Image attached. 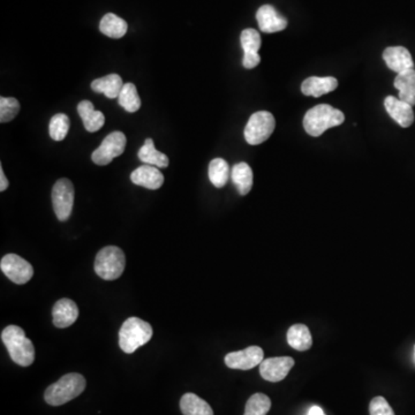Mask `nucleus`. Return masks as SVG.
Returning <instances> with one entry per match:
<instances>
[{
    "mask_svg": "<svg viewBox=\"0 0 415 415\" xmlns=\"http://www.w3.org/2000/svg\"><path fill=\"white\" fill-rule=\"evenodd\" d=\"M20 112V103L17 98L0 97V123H10Z\"/></svg>",
    "mask_w": 415,
    "mask_h": 415,
    "instance_id": "obj_30",
    "label": "nucleus"
},
{
    "mask_svg": "<svg viewBox=\"0 0 415 415\" xmlns=\"http://www.w3.org/2000/svg\"><path fill=\"white\" fill-rule=\"evenodd\" d=\"M230 168L228 162L223 158H214L209 164V179L214 187H224L228 180Z\"/></svg>",
    "mask_w": 415,
    "mask_h": 415,
    "instance_id": "obj_27",
    "label": "nucleus"
},
{
    "mask_svg": "<svg viewBox=\"0 0 415 415\" xmlns=\"http://www.w3.org/2000/svg\"><path fill=\"white\" fill-rule=\"evenodd\" d=\"M0 269L10 281L24 285L34 276V269L29 262L17 254H7L1 258Z\"/></svg>",
    "mask_w": 415,
    "mask_h": 415,
    "instance_id": "obj_9",
    "label": "nucleus"
},
{
    "mask_svg": "<svg viewBox=\"0 0 415 415\" xmlns=\"http://www.w3.org/2000/svg\"><path fill=\"white\" fill-rule=\"evenodd\" d=\"M128 24L124 19L113 13H107L102 17L100 22V31L102 34L110 38H121L127 33Z\"/></svg>",
    "mask_w": 415,
    "mask_h": 415,
    "instance_id": "obj_22",
    "label": "nucleus"
},
{
    "mask_svg": "<svg viewBox=\"0 0 415 415\" xmlns=\"http://www.w3.org/2000/svg\"><path fill=\"white\" fill-rule=\"evenodd\" d=\"M180 409L184 415H214L211 406L195 393H185L180 399Z\"/></svg>",
    "mask_w": 415,
    "mask_h": 415,
    "instance_id": "obj_23",
    "label": "nucleus"
},
{
    "mask_svg": "<svg viewBox=\"0 0 415 415\" xmlns=\"http://www.w3.org/2000/svg\"><path fill=\"white\" fill-rule=\"evenodd\" d=\"M138 156L144 164L152 165L158 169L168 168L170 164L168 156L155 148L154 140L150 138L147 139L143 146L141 147Z\"/></svg>",
    "mask_w": 415,
    "mask_h": 415,
    "instance_id": "obj_21",
    "label": "nucleus"
},
{
    "mask_svg": "<svg viewBox=\"0 0 415 415\" xmlns=\"http://www.w3.org/2000/svg\"><path fill=\"white\" fill-rule=\"evenodd\" d=\"M295 360L290 357L265 359L260 365V374L265 381L281 382L288 375L293 368Z\"/></svg>",
    "mask_w": 415,
    "mask_h": 415,
    "instance_id": "obj_11",
    "label": "nucleus"
},
{
    "mask_svg": "<svg viewBox=\"0 0 415 415\" xmlns=\"http://www.w3.org/2000/svg\"><path fill=\"white\" fill-rule=\"evenodd\" d=\"M260 63H261V57H260V54H244L242 65H244V68H247V70H253V68H258Z\"/></svg>",
    "mask_w": 415,
    "mask_h": 415,
    "instance_id": "obj_33",
    "label": "nucleus"
},
{
    "mask_svg": "<svg viewBox=\"0 0 415 415\" xmlns=\"http://www.w3.org/2000/svg\"><path fill=\"white\" fill-rule=\"evenodd\" d=\"M395 88L399 91V100L415 105V70L399 73L395 79Z\"/></svg>",
    "mask_w": 415,
    "mask_h": 415,
    "instance_id": "obj_20",
    "label": "nucleus"
},
{
    "mask_svg": "<svg viewBox=\"0 0 415 415\" xmlns=\"http://www.w3.org/2000/svg\"><path fill=\"white\" fill-rule=\"evenodd\" d=\"M265 360L263 350L258 346H249L242 351L232 352L225 357V365L228 368L249 370L261 365Z\"/></svg>",
    "mask_w": 415,
    "mask_h": 415,
    "instance_id": "obj_10",
    "label": "nucleus"
},
{
    "mask_svg": "<svg viewBox=\"0 0 415 415\" xmlns=\"http://www.w3.org/2000/svg\"><path fill=\"white\" fill-rule=\"evenodd\" d=\"M242 40V47L244 49V54H258V50L261 47V36L258 31L248 28L244 29L240 36Z\"/></svg>",
    "mask_w": 415,
    "mask_h": 415,
    "instance_id": "obj_31",
    "label": "nucleus"
},
{
    "mask_svg": "<svg viewBox=\"0 0 415 415\" xmlns=\"http://www.w3.org/2000/svg\"><path fill=\"white\" fill-rule=\"evenodd\" d=\"M54 324L59 329L68 328L74 324L79 318V308L77 304L70 299H61L56 302L52 309Z\"/></svg>",
    "mask_w": 415,
    "mask_h": 415,
    "instance_id": "obj_16",
    "label": "nucleus"
},
{
    "mask_svg": "<svg viewBox=\"0 0 415 415\" xmlns=\"http://www.w3.org/2000/svg\"><path fill=\"white\" fill-rule=\"evenodd\" d=\"M288 345L297 351H307L313 345V337L305 324L292 325L288 331Z\"/></svg>",
    "mask_w": 415,
    "mask_h": 415,
    "instance_id": "obj_24",
    "label": "nucleus"
},
{
    "mask_svg": "<svg viewBox=\"0 0 415 415\" xmlns=\"http://www.w3.org/2000/svg\"><path fill=\"white\" fill-rule=\"evenodd\" d=\"M126 267L124 251L116 246H107L95 258V272L105 281H114L123 275Z\"/></svg>",
    "mask_w": 415,
    "mask_h": 415,
    "instance_id": "obj_5",
    "label": "nucleus"
},
{
    "mask_svg": "<svg viewBox=\"0 0 415 415\" xmlns=\"http://www.w3.org/2000/svg\"><path fill=\"white\" fill-rule=\"evenodd\" d=\"M384 107L389 116L402 128L409 127L414 123L413 107L409 103L400 101L393 96H388L384 100Z\"/></svg>",
    "mask_w": 415,
    "mask_h": 415,
    "instance_id": "obj_14",
    "label": "nucleus"
},
{
    "mask_svg": "<svg viewBox=\"0 0 415 415\" xmlns=\"http://www.w3.org/2000/svg\"><path fill=\"white\" fill-rule=\"evenodd\" d=\"M383 59L390 70L396 73L414 70V61L409 51L404 47H390L383 52Z\"/></svg>",
    "mask_w": 415,
    "mask_h": 415,
    "instance_id": "obj_12",
    "label": "nucleus"
},
{
    "mask_svg": "<svg viewBox=\"0 0 415 415\" xmlns=\"http://www.w3.org/2000/svg\"><path fill=\"white\" fill-rule=\"evenodd\" d=\"M256 20L258 27L263 33L272 34L278 31H284L288 27V21L284 17L277 13V10L270 5H263L260 7L256 13Z\"/></svg>",
    "mask_w": 415,
    "mask_h": 415,
    "instance_id": "obj_13",
    "label": "nucleus"
},
{
    "mask_svg": "<svg viewBox=\"0 0 415 415\" xmlns=\"http://www.w3.org/2000/svg\"><path fill=\"white\" fill-rule=\"evenodd\" d=\"M118 103L125 111H127L130 113H134V112H138L140 110L141 98L134 84L128 82V84H124L120 94H119V97H118Z\"/></svg>",
    "mask_w": 415,
    "mask_h": 415,
    "instance_id": "obj_26",
    "label": "nucleus"
},
{
    "mask_svg": "<svg viewBox=\"0 0 415 415\" xmlns=\"http://www.w3.org/2000/svg\"><path fill=\"white\" fill-rule=\"evenodd\" d=\"M308 415H325L324 412H323V409L321 407H318V406H313L311 409H309Z\"/></svg>",
    "mask_w": 415,
    "mask_h": 415,
    "instance_id": "obj_35",
    "label": "nucleus"
},
{
    "mask_svg": "<svg viewBox=\"0 0 415 415\" xmlns=\"http://www.w3.org/2000/svg\"><path fill=\"white\" fill-rule=\"evenodd\" d=\"M86 384L84 376L77 373H70L51 384L44 393V399L51 406L64 405L79 397L84 391Z\"/></svg>",
    "mask_w": 415,
    "mask_h": 415,
    "instance_id": "obj_3",
    "label": "nucleus"
},
{
    "mask_svg": "<svg viewBox=\"0 0 415 415\" xmlns=\"http://www.w3.org/2000/svg\"><path fill=\"white\" fill-rule=\"evenodd\" d=\"M1 340L6 346L10 357L17 365L28 367L35 360V347L31 339L26 337L24 329L17 325H8L1 332Z\"/></svg>",
    "mask_w": 415,
    "mask_h": 415,
    "instance_id": "obj_1",
    "label": "nucleus"
},
{
    "mask_svg": "<svg viewBox=\"0 0 415 415\" xmlns=\"http://www.w3.org/2000/svg\"><path fill=\"white\" fill-rule=\"evenodd\" d=\"M152 328L148 322L139 318H130L121 325L119 346L125 353L131 354L141 346L146 345L152 338Z\"/></svg>",
    "mask_w": 415,
    "mask_h": 415,
    "instance_id": "obj_4",
    "label": "nucleus"
},
{
    "mask_svg": "<svg viewBox=\"0 0 415 415\" xmlns=\"http://www.w3.org/2000/svg\"><path fill=\"white\" fill-rule=\"evenodd\" d=\"M344 120L345 116L342 111L334 109L329 104H320L307 111L304 118V127L307 134L318 138L329 128L342 125Z\"/></svg>",
    "mask_w": 415,
    "mask_h": 415,
    "instance_id": "obj_2",
    "label": "nucleus"
},
{
    "mask_svg": "<svg viewBox=\"0 0 415 415\" xmlns=\"http://www.w3.org/2000/svg\"><path fill=\"white\" fill-rule=\"evenodd\" d=\"M74 186L66 178L59 179L52 188V205L58 219L66 221L72 214L74 205Z\"/></svg>",
    "mask_w": 415,
    "mask_h": 415,
    "instance_id": "obj_8",
    "label": "nucleus"
},
{
    "mask_svg": "<svg viewBox=\"0 0 415 415\" xmlns=\"http://www.w3.org/2000/svg\"><path fill=\"white\" fill-rule=\"evenodd\" d=\"M370 415H395L391 406L389 405L386 399L383 397H375L369 405Z\"/></svg>",
    "mask_w": 415,
    "mask_h": 415,
    "instance_id": "obj_32",
    "label": "nucleus"
},
{
    "mask_svg": "<svg viewBox=\"0 0 415 415\" xmlns=\"http://www.w3.org/2000/svg\"><path fill=\"white\" fill-rule=\"evenodd\" d=\"M338 87V81L335 77H311L306 79L302 84V94L313 97H320L322 95L329 94Z\"/></svg>",
    "mask_w": 415,
    "mask_h": 415,
    "instance_id": "obj_17",
    "label": "nucleus"
},
{
    "mask_svg": "<svg viewBox=\"0 0 415 415\" xmlns=\"http://www.w3.org/2000/svg\"><path fill=\"white\" fill-rule=\"evenodd\" d=\"M275 127V117L268 111H258L251 114V117L249 118L244 127V139L248 144L258 146L272 136Z\"/></svg>",
    "mask_w": 415,
    "mask_h": 415,
    "instance_id": "obj_6",
    "label": "nucleus"
},
{
    "mask_svg": "<svg viewBox=\"0 0 415 415\" xmlns=\"http://www.w3.org/2000/svg\"><path fill=\"white\" fill-rule=\"evenodd\" d=\"M126 135L123 132H113L104 139L101 146L91 155V159L96 165L110 164L114 158L124 154L126 149Z\"/></svg>",
    "mask_w": 415,
    "mask_h": 415,
    "instance_id": "obj_7",
    "label": "nucleus"
},
{
    "mask_svg": "<svg viewBox=\"0 0 415 415\" xmlns=\"http://www.w3.org/2000/svg\"><path fill=\"white\" fill-rule=\"evenodd\" d=\"M232 180L240 195H247L253 187V171L247 163H238L232 169Z\"/></svg>",
    "mask_w": 415,
    "mask_h": 415,
    "instance_id": "obj_25",
    "label": "nucleus"
},
{
    "mask_svg": "<svg viewBox=\"0 0 415 415\" xmlns=\"http://www.w3.org/2000/svg\"><path fill=\"white\" fill-rule=\"evenodd\" d=\"M70 118L64 113H58L51 118L49 124V134L54 141H63L70 131Z\"/></svg>",
    "mask_w": 415,
    "mask_h": 415,
    "instance_id": "obj_29",
    "label": "nucleus"
},
{
    "mask_svg": "<svg viewBox=\"0 0 415 415\" xmlns=\"http://www.w3.org/2000/svg\"><path fill=\"white\" fill-rule=\"evenodd\" d=\"M77 112L84 121L86 131L94 133L103 127L105 124V116L101 111L95 110L94 104L89 101H82L77 105Z\"/></svg>",
    "mask_w": 415,
    "mask_h": 415,
    "instance_id": "obj_18",
    "label": "nucleus"
},
{
    "mask_svg": "<svg viewBox=\"0 0 415 415\" xmlns=\"http://www.w3.org/2000/svg\"><path fill=\"white\" fill-rule=\"evenodd\" d=\"M272 409V400L265 393H255L248 399L244 415H267Z\"/></svg>",
    "mask_w": 415,
    "mask_h": 415,
    "instance_id": "obj_28",
    "label": "nucleus"
},
{
    "mask_svg": "<svg viewBox=\"0 0 415 415\" xmlns=\"http://www.w3.org/2000/svg\"><path fill=\"white\" fill-rule=\"evenodd\" d=\"M131 180L133 184L148 189H158L164 184V175L152 165H142L132 172Z\"/></svg>",
    "mask_w": 415,
    "mask_h": 415,
    "instance_id": "obj_15",
    "label": "nucleus"
},
{
    "mask_svg": "<svg viewBox=\"0 0 415 415\" xmlns=\"http://www.w3.org/2000/svg\"><path fill=\"white\" fill-rule=\"evenodd\" d=\"M8 185H10V182L7 180L5 172H3V168H0V191H6L7 188H8Z\"/></svg>",
    "mask_w": 415,
    "mask_h": 415,
    "instance_id": "obj_34",
    "label": "nucleus"
},
{
    "mask_svg": "<svg viewBox=\"0 0 415 415\" xmlns=\"http://www.w3.org/2000/svg\"><path fill=\"white\" fill-rule=\"evenodd\" d=\"M124 82L118 74H109L107 77H100L91 82V89L97 94H104L110 100L119 97Z\"/></svg>",
    "mask_w": 415,
    "mask_h": 415,
    "instance_id": "obj_19",
    "label": "nucleus"
}]
</instances>
